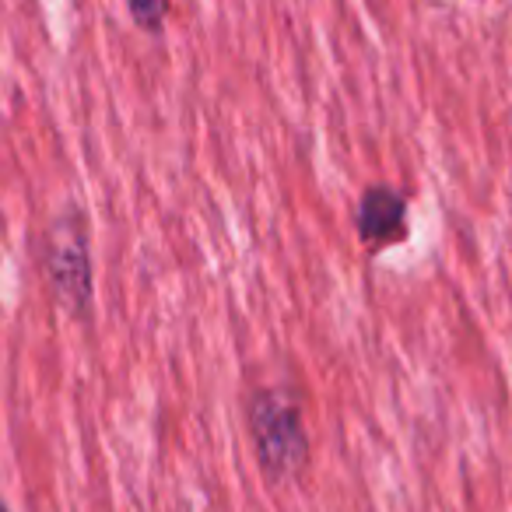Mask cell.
Masks as SVG:
<instances>
[{
  "mask_svg": "<svg viewBox=\"0 0 512 512\" xmlns=\"http://www.w3.org/2000/svg\"><path fill=\"white\" fill-rule=\"evenodd\" d=\"M358 235L369 249L407 239V204L393 186H369L358 200Z\"/></svg>",
  "mask_w": 512,
  "mask_h": 512,
  "instance_id": "obj_3",
  "label": "cell"
},
{
  "mask_svg": "<svg viewBox=\"0 0 512 512\" xmlns=\"http://www.w3.org/2000/svg\"><path fill=\"white\" fill-rule=\"evenodd\" d=\"M249 435L256 460L271 484H285L306 470L309 435L302 425V407L288 390H256L249 397Z\"/></svg>",
  "mask_w": 512,
  "mask_h": 512,
  "instance_id": "obj_1",
  "label": "cell"
},
{
  "mask_svg": "<svg viewBox=\"0 0 512 512\" xmlns=\"http://www.w3.org/2000/svg\"><path fill=\"white\" fill-rule=\"evenodd\" d=\"M0 512H11V509H8V505H4V502H0Z\"/></svg>",
  "mask_w": 512,
  "mask_h": 512,
  "instance_id": "obj_5",
  "label": "cell"
},
{
  "mask_svg": "<svg viewBox=\"0 0 512 512\" xmlns=\"http://www.w3.org/2000/svg\"><path fill=\"white\" fill-rule=\"evenodd\" d=\"M46 285H50L57 306L74 320H88L92 313V249H88V228L74 207L60 211L43 235Z\"/></svg>",
  "mask_w": 512,
  "mask_h": 512,
  "instance_id": "obj_2",
  "label": "cell"
},
{
  "mask_svg": "<svg viewBox=\"0 0 512 512\" xmlns=\"http://www.w3.org/2000/svg\"><path fill=\"white\" fill-rule=\"evenodd\" d=\"M127 11H130V18H134L137 29L158 36L165 18H169V0H127Z\"/></svg>",
  "mask_w": 512,
  "mask_h": 512,
  "instance_id": "obj_4",
  "label": "cell"
}]
</instances>
